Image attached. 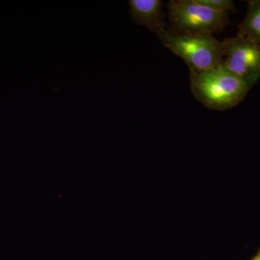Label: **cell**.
<instances>
[{"mask_svg":"<svg viewBox=\"0 0 260 260\" xmlns=\"http://www.w3.org/2000/svg\"><path fill=\"white\" fill-rule=\"evenodd\" d=\"M250 260H260V250L258 251L257 254H256V255Z\"/></svg>","mask_w":260,"mask_h":260,"instance_id":"ba28073f","label":"cell"},{"mask_svg":"<svg viewBox=\"0 0 260 260\" xmlns=\"http://www.w3.org/2000/svg\"><path fill=\"white\" fill-rule=\"evenodd\" d=\"M237 36L250 40L260 47V0L248 2L247 13L239 25Z\"/></svg>","mask_w":260,"mask_h":260,"instance_id":"8992f818","label":"cell"},{"mask_svg":"<svg viewBox=\"0 0 260 260\" xmlns=\"http://www.w3.org/2000/svg\"><path fill=\"white\" fill-rule=\"evenodd\" d=\"M202 5L218 12H235L234 3L231 0H198Z\"/></svg>","mask_w":260,"mask_h":260,"instance_id":"52a82bcc","label":"cell"},{"mask_svg":"<svg viewBox=\"0 0 260 260\" xmlns=\"http://www.w3.org/2000/svg\"><path fill=\"white\" fill-rule=\"evenodd\" d=\"M171 28L191 34H218L230 24L229 13L202 5L198 0H172L168 4Z\"/></svg>","mask_w":260,"mask_h":260,"instance_id":"3957f363","label":"cell"},{"mask_svg":"<svg viewBox=\"0 0 260 260\" xmlns=\"http://www.w3.org/2000/svg\"><path fill=\"white\" fill-rule=\"evenodd\" d=\"M157 35L164 47L181 57L190 71H205L223 64V42L211 34L176 31L169 26Z\"/></svg>","mask_w":260,"mask_h":260,"instance_id":"7a4b0ae2","label":"cell"},{"mask_svg":"<svg viewBox=\"0 0 260 260\" xmlns=\"http://www.w3.org/2000/svg\"><path fill=\"white\" fill-rule=\"evenodd\" d=\"M252 85L222 64L205 71H190V88L195 99L208 109L225 111L245 99Z\"/></svg>","mask_w":260,"mask_h":260,"instance_id":"6da1fadb","label":"cell"},{"mask_svg":"<svg viewBox=\"0 0 260 260\" xmlns=\"http://www.w3.org/2000/svg\"><path fill=\"white\" fill-rule=\"evenodd\" d=\"M130 15L135 23L158 34L167 28L160 0H130Z\"/></svg>","mask_w":260,"mask_h":260,"instance_id":"5b68a950","label":"cell"},{"mask_svg":"<svg viewBox=\"0 0 260 260\" xmlns=\"http://www.w3.org/2000/svg\"><path fill=\"white\" fill-rule=\"evenodd\" d=\"M223 64L229 71L254 86L260 80V47L237 36L223 41Z\"/></svg>","mask_w":260,"mask_h":260,"instance_id":"277c9868","label":"cell"}]
</instances>
